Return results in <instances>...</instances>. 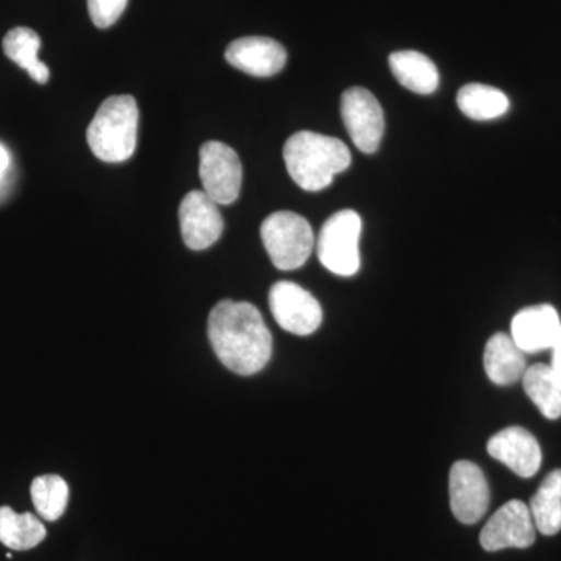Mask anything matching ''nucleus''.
Returning a JSON list of instances; mask_svg holds the SVG:
<instances>
[{
	"label": "nucleus",
	"instance_id": "1",
	"mask_svg": "<svg viewBox=\"0 0 561 561\" xmlns=\"http://www.w3.org/2000/svg\"><path fill=\"white\" fill-rule=\"evenodd\" d=\"M208 335L221 364L238 375H254L271 360L272 332L250 302L220 301L209 313Z\"/></svg>",
	"mask_w": 561,
	"mask_h": 561
},
{
	"label": "nucleus",
	"instance_id": "2",
	"mask_svg": "<svg viewBox=\"0 0 561 561\" xmlns=\"http://www.w3.org/2000/svg\"><path fill=\"white\" fill-rule=\"evenodd\" d=\"M284 161L291 180L308 192L330 186L337 173L351 165V151L341 139L298 131L284 146Z\"/></svg>",
	"mask_w": 561,
	"mask_h": 561
},
{
	"label": "nucleus",
	"instance_id": "3",
	"mask_svg": "<svg viewBox=\"0 0 561 561\" xmlns=\"http://www.w3.org/2000/svg\"><path fill=\"white\" fill-rule=\"evenodd\" d=\"M138 103L131 95L106 99L88 128L92 153L103 162L130 160L138 144Z\"/></svg>",
	"mask_w": 561,
	"mask_h": 561
},
{
	"label": "nucleus",
	"instance_id": "4",
	"mask_svg": "<svg viewBox=\"0 0 561 561\" xmlns=\"http://www.w3.org/2000/svg\"><path fill=\"white\" fill-rule=\"evenodd\" d=\"M261 238L279 271H297L312 254L316 238L311 224L291 210H278L262 221Z\"/></svg>",
	"mask_w": 561,
	"mask_h": 561
},
{
	"label": "nucleus",
	"instance_id": "5",
	"mask_svg": "<svg viewBox=\"0 0 561 561\" xmlns=\"http://www.w3.org/2000/svg\"><path fill=\"white\" fill-rule=\"evenodd\" d=\"M362 219L353 209L331 216L321 227L317 254L324 268L339 276H353L360 268Z\"/></svg>",
	"mask_w": 561,
	"mask_h": 561
},
{
	"label": "nucleus",
	"instance_id": "6",
	"mask_svg": "<svg viewBox=\"0 0 561 561\" xmlns=\"http://www.w3.org/2000/svg\"><path fill=\"white\" fill-rule=\"evenodd\" d=\"M203 192L217 205L238 201L242 187V162L227 144L209 140L201 149Z\"/></svg>",
	"mask_w": 561,
	"mask_h": 561
},
{
	"label": "nucleus",
	"instance_id": "7",
	"mask_svg": "<svg viewBox=\"0 0 561 561\" xmlns=\"http://www.w3.org/2000/svg\"><path fill=\"white\" fill-rule=\"evenodd\" d=\"M342 119L351 140L364 153H375L381 144L386 119L381 103L365 88H350L342 95Z\"/></svg>",
	"mask_w": 561,
	"mask_h": 561
},
{
	"label": "nucleus",
	"instance_id": "8",
	"mask_svg": "<svg viewBox=\"0 0 561 561\" xmlns=\"http://www.w3.org/2000/svg\"><path fill=\"white\" fill-rule=\"evenodd\" d=\"M268 302L276 323L290 334L311 335L323 321L320 302L308 290L290 280L273 284Z\"/></svg>",
	"mask_w": 561,
	"mask_h": 561
},
{
	"label": "nucleus",
	"instance_id": "9",
	"mask_svg": "<svg viewBox=\"0 0 561 561\" xmlns=\"http://www.w3.org/2000/svg\"><path fill=\"white\" fill-rule=\"evenodd\" d=\"M535 530L537 527L531 518L529 505L518 500L508 501L483 527L481 546L486 552L530 548L537 537Z\"/></svg>",
	"mask_w": 561,
	"mask_h": 561
},
{
	"label": "nucleus",
	"instance_id": "10",
	"mask_svg": "<svg viewBox=\"0 0 561 561\" xmlns=\"http://www.w3.org/2000/svg\"><path fill=\"white\" fill-rule=\"evenodd\" d=\"M449 500L454 516L460 523L471 526L481 522L489 511L490 486L478 465L468 460H459L453 465L449 474Z\"/></svg>",
	"mask_w": 561,
	"mask_h": 561
},
{
	"label": "nucleus",
	"instance_id": "11",
	"mask_svg": "<svg viewBox=\"0 0 561 561\" xmlns=\"http://www.w3.org/2000/svg\"><path fill=\"white\" fill-rule=\"evenodd\" d=\"M180 228L191 250L209 249L219 241L225 224L217 203L203 191H192L180 205Z\"/></svg>",
	"mask_w": 561,
	"mask_h": 561
},
{
	"label": "nucleus",
	"instance_id": "12",
	"mask_svg": "<svg viewBox=\"0 0 561 561\" xmlns=\"http://www.w3.org/2000/svg\"><path fill=\"white\" fill-rule=\"evenodd\" d=\"M489 454L519 478H534L541 468L540 443L524 427L512 426L490 438Z\"/></svg>",
	"mask_w": 561,
	"mask_h": 561
},
{
	"label": "nucleus",
	"instance_id": "13",
	"mask_svg": "<svg viewBox=\"0 0 561 561\" xmlns=\"http://www.w3.org/2000/svg\"><path fill=\"white\" fill-rule=\"evenodd\" d=\"M225 58L232 68L253 77H273L287 62V51L278 43L265 36H245L232 41L225 51Z\"/></svg>",
	"mask_w": 561,
	"mask_h": 561
},
{
	"label": "nucleus",
	"instance_id": "14",
	"mask_svg": "<svg viewBox=\"0 0 561 561\" xmlns=\"http://www.w3.org/2000/svg\"><path fill=\"white\" fill-rule=\"evenodd\" d=\"M560 331L559 312L551 305L530 306L512 320V339L526 354L551 350Z\"/></svg>",
	"mask_w": 561,
	"mask_h": 561
},
{
	"label": "nucleus",
	"instance_id": "15",
	"mask_svg": "<svg viewBox=\"0 0 561 561\" xmlns=\"http://www.w3.org/2000/svg\"><path fill=\"white\" fill-rule=\"evenodd\" d=\"M483 368L491 382L512 386L523 379L527 370L526 353L519 350L512 335L497 332L486 342Z\"/></svg>",
	"mask_w": 561,
	"mask_h": 561
},
{
	"label": "nucleus",
	"instance_id": "16",
	"mask_svg": "<svg viewBox=\"0 0 561 561\" xmlns=\"http://www.w3.org/2000/svg\"><path fill=\"white\" fill-rule=\"evenodd\" d=\"M389 65L394 79L409 91L421 95L437 91L440 76L437 66L426 55L415 50L394 51L390 55Z\"/></svg>",
	"mask_w": 561,
	"mask_h": 561
},
{
	"label": "nucleus",
	"instance_id": "17",
	"mask_svg": "<svg viewBox=\"0 0 561 561\" xmlns=\"http://www.w3.org/2000/svg\"><path fill=\"white\" fill-rule=\"evenodd\" d=\"M41 38L38 33L27 27H16L3 38V51L11 61L27 70L36 83L46 84L50 79V70L38 58Z\"/></svg>",
	"mask_w": 561,
	"mask_h": 561
},
{
	"label": "nucleus",
	"instance_id": "18",
	"mask_svg": "<svg viewBox=\"0 0 561 561\" xmlns=\"http://www.w3.org/2000/svg\"><path fill=\"white\" fill-rule=\"evenodd\" d=\"M44 524L32 513H16L0 507V542L13 551H28L46 540Z\"/></svg>",
	"mask_w": 561,
	"mask_h": 561
},
{
	"label": "nucleus",
	"instance_id": "19",
	"mask_svg": "<svg viewBox=\"0 0 561 561\" xmlns=\"http://www.w3.org/2000/svg\"><path fill=\"white\" fill-rule=\"evenodd\" d=\"M457 105L472 121H493L511 108L507 95L489 84H465L457 94Z\"/></svg>",
	"mask_w": 561,
	"mask_h": 561
},
{
	"label": "nucleus",
	"instance_id": "20",
	"mask_svg": "<svg viewBox=\"0 0 561 561\" xmlns=\"http://www.w3.org/2000/svg\"><path fill=\"white\" fill-rule=\"evenodd\" d=\"M530 513L535 527L546 537L561 530V470L546 476L540 489L530 501Z\"/></svg>",
	"mask_w": 561,
	"mask_h": 561
},
{
	"label": "nucleus",
	"instance_id": "21",
	"mask_svg": "<svg viewBox=\"0 0 561 561\" xmlns=\"http://www.w3.org/2000/svg\"><path fill=\"white\" fill-rule=\"evenodd\" d=\"M524 391L548 420L561 416V383L549 365L537 364L527 368L523 376Z\"/></svg>",
	"mask_w": 561,
	"mask_h": 561
},
{
	"label": "nucleus",
	"instance_id": "22",
	"mask_svg": "<svg viewBox=\"0 0 561 561\" xmlns=\"http://www.w3.org/2000/svg\"><path fill=\"white\" fill-rule=\"evenodd\" d=\"M31 494L36 512L46 522H57L68 507L69 486L60 476H39L32 482Z\"/></svg>",
	"mask_w": 561,
	"mask_h": 561
},
{
	"label": "nucleus",
	"instance_id": "23",
	"mask_svg": "<svg viewBox=\"0 0 561 561\" xmlns=\"http://www.w3.org/2000/svg\"><path fill=\"white\" fill-rule=\"evenodd\" d=\"M127 3L128 0H88V10L95 27L108 28L119 21Z\"/></svg>",
	"mask_w": 561,
	"mask_h": 561
},
{
	"label": "nucleus",
	"instance_id": "24",
	"mask_svg": "<svg viewBox=\"0 0 561 561\" xmlns=\"http://www.w3.org/2000/svg\"><path fill=\"white\" fill-rule=\"evenodd\" d=\"M551 351L552 362L551 365H549V367H551V370L553 373V376H556L557 381L561 383V331L559 339H557L556 343H553Z\"/></svg>",
	"mask_w": 561,
	"mask_h": 561
},
{
	"label": "nucleus",
	"instance_id": "25",
	"mask_svg": "<svg viewBox=\"0 0 561 561\" xmlns=\"http://www.w3.org/2000/svg\"><path fill=\"white\" fill-rule=\"evenodd\" d=\"M11 158L5 147L0 144V184L7 179V173L10 171ZM2 187V186H0Z\"/></svg>",
	"mask_w": 561,
	"mask_h": 561
}]
</instances>
